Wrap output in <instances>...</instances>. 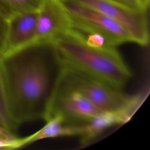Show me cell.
I'll return each instance as SVG.
<instances>
[{"instance_id":"obj_1","label":"cell","mask_w":150,"mask_h":150,"mask_svg":"<svg viewBox=\"0 0 150 150\" xmlns=\"http://www.w3.org/2000/svg\"><path fill=\"white\" fill-rule=\"evenodd\" d=\"M2 68L7 108L16 128L45 120L63 70L52 42H35L6 56Z\"/></svg>"},{"instance_id":"obj_2","label":"cell","mask_w":150,"mask_h":150,"mask_svg":"<svg viewBox=\"0 0 150 150\" xmlns=\"http://www.w3.org/2000/svg\"><path fill=\"white\" fill-rule=\"evenodd\" d=\"M53 43L66 67L120 89L131 78L130 69L115 46L91 45L73 28Z\"/></svg>"},{"instance_id":"obj_3","label":"cell","mask_w":150,"mask_h":150,"mask_svg":"<svg viewBox=\"0 0 150 150\" xmlns=\"http://www.w3.org/2000/svg\"><path fill=\"white\" fill-rule=\"evenodd\" d=\"M56 90L77 93L103 111H136L144 98L142 94L125 93L122 89L64 66Z\"/></svg>"},{"instance_id":"obj_4","label":"cell","mask_w":150,"mask_h":150,"mask_svg":"<svg viewBox=\"0 0 150 150\" xmlns=\"http://www.w3.org/2000/svg\"><path fill=\"white\" fill-rule=\"evenodd\" d=\"M61 1L70 15L73 28L78 32L98 35L115 47L132 42L127 30L110 18L77 2Z\"/></svg>"},{"instance_id":"obj_5","label":"cell","mask_w":150,"mask_h":150,"mask_svg":"<svg viewBox=\"0 0 150 150\" xmlns=\"http://www.w3.org/2000/svg\"><path fill=\"white\" fill-rule=\"evenodd\" d=\"M110 18L124 28L131 35L132 42L141 46L149 43V34L147 12L128 9L110 0H71Z\"/></svg>"},{"instance_id":"obj_6","label":"cell","mask_w":150,"mask_h":150,"mask_svg":"<svg viewBox=\"0 0 150 150\" xmlns=\"http://www.w3.org/2000/svg\"><path fill=\"white\" fill-rule=\"evenodd\" d=\"M103 112L77 93L56 90L45 120L52 116H59L67 124L79 125Z\"/></svg>"},{"instance_id":"obj_7","label":"cell","mask_w":150,"mask_h":150,"mask_svg":"<svg viewBox=\"0 0 150 150\" xmlns=\"http://www.w3.org/2000/svg\"><path fill=\"white\" fill-rule=\"evenodd\" d=\"M36 42H53L73 28L70 15L61 0H43L38 9Z\"/></svg>"},{"instance_id":"obj_8","label":"cell","mask_w":150,"mask_h":150,"mask_svg":"<svg viewBox=\"0 0 150 150\" xmlns=\"http://www.w3.org/2000/svg\"><path fill=\"white\" fill-rule=\"evenodd\" d=\"M38 10L18 13L8 22V28L2 56L23 49L36 41Z\"/></svg>"},{"instance_id":"obj_9","label":"cell","mask_w":150,"mask_h":150,"mask_svg":"<svg viewBox=\"0 0 150 150\" xmlns=\"http://www.w3.org/2000/svg\"><path fill=\"white\" fill-rule=\"evenodd\" d=\"M135 112L131 110L104 111L91 120L79 124L77 135L80 137L81 144H88L108 128L127 122Z\"/></svg>"},{"instance_id":"obj_10","label":"cell","mask_w":150,"mask_h":150,"mask_svg":"<svg viewBox=\"0 0 150 150\" xmlns=\"http://www.w3.org/2000/svg\"><path fill=\"white\" fill-rule=\"evenodd\" d=\"M45 121L46 124L38 131L22 138V146L45 138L78 135L79 125L67 124L59 116L50 117Z\"/></svg>"},{"instance_id":"obj_11","label":"cell","mask_w":150,"mask_h":150,"mask_svg":"<svg viewBox=\"0 0 150 150\" xmlns=\"http://www.w3.org/2000/svg\"><path fill=\"white\" fill-rule=\"evenodd\" d=\"M43 0H0V16L8 22L14 15L38 10Z\"/></svg>"},{"instance_id":"obj_12","label":"cell","mask_w":150,"mask_h":150,"mask_svg":"<svg viewBox=\"0 0 150 150\" xmlns=\"http://www.w3.org/2000/svg\"><path fill=\"white\" fill-rule=\"evenodd\" d=\"M0 129L12 133L16 129L13 126L7 108L5 85L2 68V55L0 54ZM13 134V133H12Z\"/></svg>"},{"instance_id":"obj_13","label":"cell","mask_w":150,"mask_h":150,"mask_svg":"<svg viewBox=\"0 0 150 150\" xmlns=\"http://www.w3.org/2000/svg\"><path fill=\"white\" fill-rule=\"evenodd\" d=\"M22 147V138L0 129V149H14Z\"/></svg>"},{"instance_id":"obj_14","label":"cell","mask_w":150,"mask_h":150,"mask_svg":"<svg viewBox=\"0 0 150 150\" xmlns=\"http://www.w3.org/2000/svg\"><path fill=\"white\" fill-rule=\"evenodd\" d=\"M135 11L147 12L149 0H110Z\"/></svg>"},{"instance_id":"obj_15","label":"cell","mask_w":150,"mask_h":150,"mask_svg":"<svg viewBox=\"0 0 150 150\" xmlns=\"http://www.w3.org/2000/svg\"><path fill=\"white\" fill-rule=\"evenodd\" d=\"M8 28V22L0 16V54L2 55Z\"/></svg>"}]
</instances>
